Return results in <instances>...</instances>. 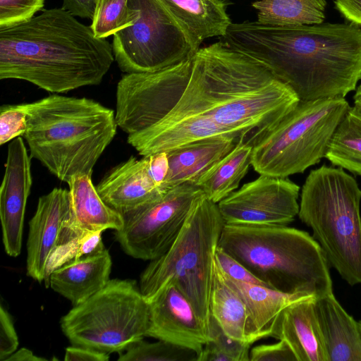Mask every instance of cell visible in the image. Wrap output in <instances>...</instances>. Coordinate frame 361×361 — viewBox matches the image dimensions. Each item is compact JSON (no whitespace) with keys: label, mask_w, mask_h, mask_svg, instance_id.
<instances>
[{"label":"cell","mask_w":361,"mask_h":361,"mask_svg":"<svg viewBox=\"0 0 361 361\" xmlns=\"http://www.w3.org/2000/svg\"><path fill=\"white\" fill-rule=\"evenodd\" d=\"M147 302L146 336L192 349L199 356L209 340L208 331L174 282L169 281Z\"/></svg>","instance_id":"obj_14"},{"label":"cell","mask_w":361,"mask_h":361,"mask_svg":"<svg viewBox=\"0 0 361 361\" xmlns=\"http://www.w3.org/2000/svg\"><path fill=\"white\" fill-rule=\"evenodd\" d=\"M149 303L137 282L110 279L61 319V329L72 345L121 353L146 336Z\"/></svg>","instance_id":"obj_9"},{"label":"cell","mask_w":361,"mask_h":361,"mask_svg":"<svg viewBox=\"0 0 361 361\" xmlns=\"http://www.w3.org/2000/svg\"><path fill=\"white\" fill-rule=\"evenodd\" d=\"M252 147V143L242 137L228 154L200 176L195 185L217 204L238 188L251 165Z\"/></svg>","instance_id":"obj_25"},{"label":"cell","mask_w":361,"mask_h":361,"mask_svg":"<svg viewBox=\"0 0 361 361\" xmlns=\"http://www.w3.org/2000/svg\"><path fill=\"white\" fill-rule=\"evenodd\" d=\"M225 277L243 299L259 339L269 336L275 318L286 306L304 298L287 295L262 285L236 281L226 275Z\"/></svg>","instance_id":"obj_26"},{"label":"cell","mask_w":361,"mask_h":361,"mask_svg":"<svg viewBox=\"0 0 361 361\" xmlns=\"http://www.w3.org/2000/svg\"><path fill=\"white\" fill-rule=\"evenodd\" d=\"M192 63V58L159 71L124 73L116 86L118 127L130 135L164 118L185 90Z\"/></svg>","instance_id":"obj_12"},{"label":"cell","mask_w":361,"mask_h":361,"mask_svg":"<svg viewBox=\"0 0 361 361\" xmlns=\"http://www.w3.org/2000/svg\"><path fill=\"white\" fill-rule=\"evenodd\" d=\"M26 103L4 104L0 108V145L23 136L27 127Z\"/></svg>","instance_id":"obj_33"},{"label":"cell","mask_w":361,"mask_h":361,"mask_svg":"<svg viewBox=\"0 0 361 361\" xmlns=\"http://www.w3.org/2000/svg\"><path fill=\"white\" fill-rule=\"evenodd\" d=\"M47 359L35 355L32 350L22 348L15 351L5 361H47Z\"/></svg>","instance_id":"obj_43"},{"label":"cell","mask_w":361,"mask_h":361,"mask_svg":"<svg viewBox=\"0 0 361 361\" xmlns=\"http://www.w3.org/2000/svg\"><path fill=\"white\" fill-rule=\"evenodd\" d=\"M18 337L11 315L6 308L0 306V360L5 361L17 350Z\"/></svg>","instance_id":"obj_37"},{"label":"cell","mask_w":361,"mask_h":361,"mask_svg":"<svg viewBox=\"0 0 361 361\" xmlns=\"http://www.w3.org/2000/svg\"><path fill=\"white\" fill-rule=\"evenodd\" d=\"M240 138L211 137L166 152L169 169L161 190L166 192L185 183L195 184L201 175L228 154Z\"/></svg>","instance_id":"obj_21"},{"label":"cell","mask_w":361,"mask_h":361,"mask_svg":"<svg viewBox=\"0 0 361 361\" xmlns=\"http://www.w3.org/2000/svg\"><path fill=\"white\" fill-rule=\"evenodd\" d=\"M224 224L217 204L200 193L171 247L140 275L139 287L147 301L172 281L208 331L215 253Z\"/></svg>","instance_id":"obj_7"},{"label":"cell","mask_w":361,"mask_h":361,"mask_svg":"<svg viewBox=\"0 0 361 361\" xmlns=\"http://www.w3.org/2000/svg\"><path fill=\"white\" fill-rule=\"evenodd\" d=\"M196 50L208 38L226 35L232 22L226 0H161Z\"/></svg>","instance_id":"obj_23"},{"label":"cell","mask_w":361,"mask_h":361,"mask_svg":"<svg viewBox=\"0 0 361 361\" xmlns=\"http://www.w3.org/2000/svg\"><path fill=\"white\" fill-rule=\"evenodd\" d=\"M109 354L88 348L71 345L66 348V361H108Z\"/></svg>","instance_id":"obj_39"},{"label":"cell","mask_w":361,"mask_h":361,"mask_svg":"<svg viewBox=\"0 0 361 361\" xmlns=\"http://www.w3.org/2000/svg\"><path fill=\"white\" fill-rule=\"evenodd\" d=\"M337 11L350 23L361 25V0H334Z\"/></svg>","instance_id":"obj_41"},{"label":"cell","mask_w":361,"mask_h":361,"mask_svg":"<svg viewBox=\"0 0 361 361\" xmlns=\"http://www.w3.org/2000/svg\"><path fill=\"white\" fill-rule=\"evenodd\" d=\"M361 189L341 167L313 169L302 187L298 216L329 265L349 285L361 283Z\"/></svg>","instance_id":"obj_6"},{"label":"cell","mask_w":361,"mask_h":361,"mask_svg":"<svg viewBox=\"0 0 361 361\" xmlns=\"http://www.w3.org/2000/svg\"><path fill=\"white\" fill-rule=\"evenodd\" d=\"M325 158L332 165L361 176V109L350 106L338 124Z\"/></svg>","instance_id":"obj_28"},{"label":"cell","mask_w":361,"mask_h":361,"mask_svg":"<svg viewBox=\"0 0 361 361\" xmlns=\"http://www.w3.org/2000/svg\"><path fill=\"white\" fill-rule=\"evenodd\" d=\"M359 324H360V328H361V320H360V321H359Z\"/></svg>","instance_id":"obj_45"},{"label":"cell","mask_w":361,"mask_h":361,"mask_svg":"<svg viewBox=\"0 0 361 361\" xmlns=\"http://www.w3.org/2000/svg\"><path fill=\"white\" fill-rule=\"evenodd\" d=\"M353 104L361 109V83L357 85L353 95Z\"/></svg>","instance_id":"obj_44"},{"label":"cell","mask_w":361,"mask_h":361,"mask_svg":"<svg viewBox=\"0 0 361 361\" xmlns=\"http://www.w3.org/2000/svg\"><path fill=\"white\" fill-rule=\"evenodd\" d=\"M128 0H97L92 24L94 35L106 38L133 25L134 16Z\"/></svg>","instance_id":"obj_31"},{"label":"cell","mask_w":361,"mask_h":361,"mask_svg":"<svg viewBox=\"0 0 361 361\" xmlns=\"http://www.w3.org/2000/svg\"><path fill=\"white\" fill-rule=\"evenodd\" d=\"M103 231H85L78 233L63 227L57 245L47 264L46 286L49 276L63 264L104 249Z\"/></svg>","instance_id":"obj_29"},{"label":"cell","mask_w":361,"mask_h":361,"mask_svg":"<svg viewBox=\"0 0 361 361\" xmlns=\"http://www.w3.org/2000/svg\"><path fill=\"white\" fill-rule=\"evenodd\" d=\"M209 338L216 345L232 357L233 361H250V352L252 343L234 339L228 336L210 317Z\"/></svg>","instance_id":"obj_34"},{"label":"cell","mask_w":361,"mask_h":361,"mask_svg":"<svg viewBox=\"0 0 361 361\" xmlns=\"http://www.w3.org/2000/svg\"><path fill=\"white\" fill-rule=\"evenodd\" d=\"M215 260L224 274L229 279L239 282L267 286L240 262L219 246L216 250Z\"/></svg>","instance_id":"obj_35"},{"label":"cell","mask_w":361,"mask_h":361,"mask_svg":"<svg viewBox=\"0 0 361 361\" xmlns=\"http://www.w3.org/2000/svg\"><path fill=\"white\" fill-rule=\"evenodd\" d=\"M145 158L149 176L154 184L161 190V186L165 181L169 169L167 153L166 152H158L146 156Z\"/></svg>","instance_id":"obj_38"},{"label":"cell","mask_w":361,"mask_h":361,"mask_svg":"<svg viewBox=\"0 0 361 361\" xmlns=\"http://www.w3.org/2000/svg\"><path fill=\"white\" fill-rule=\"evenodd\" d=\"M197 361H233L212 341H208L200 352Z\"/></svg>","instance_id":"obj_42"},{"label":"cell","mask_w":361,"mask_h":361,"mask_svg":"<svg viewBox=\"0 0 361 361\" xmlns=\"http://www.w3.org/2000/svg\"><path fill=\"white\" fill-rule=\"evenodd\" d=\"M350 106L345 98L300 101L252 143L251 165L259 174L288 178L325 157L331 138Z\"/></svg>","instance_id":"obj_8"},{"label":"cell","mask_w":361,"mask_h":361,"mask_svg":"<svg viewBox=\"0 0 361 361\" xmlns=\"http://www.w3.org/2000/svg\"><path fill=\"white\" fill-rule=\"evenodd\" d=\"M328 361H361V328L334 293L314 299Z\"/></svg>","instance_id":"obj_20"},{"label":"cell","mask_w":361,"mask_h":361,"mask_svg":"<svg viewBox=\"0 0 361 361\" xmlns=\"http://www.w3.org/2000/svg\"><path fill=\"white\" fill-rule=\"evenodd\" d=\"M218 246L271 289L301 297L333 293L327 259L305 231L286 225L225 224Z\"/></svg>","instance_id":"obj_5"},{"label":"cell","mask_w":361,"mask_h":361,"mask_svg":"<svg viewBox=\"0 0 361 361\" xmlns=\"http://www.w3.org/2000/svg\"><path fill=\"white\" fill-rule=\"evenodd\" d=\"M183 97L225 131L252 143L300 101L267 66L221 39L195 54Z\"/></svg>","instance_id":"obj_2"},{"label":"cell","mask_w":361,"mask_h":361,"mask_svg":"<svg viewBox=\"0 0 361 361\" xmlns=\"http://www.w3.org/2000/svg\"><path fill=\"white\" fill-rule=\"evenodd\" d=\"M212 317L230 337L253 343L259 340L252 328L248 310L238 291L228 282L215 260L209 302Z\"/></svg>","instance_id":"obj_24"},{"label":"cell","mask_w":361,"mask_h":361,"mask_svg":"<svg viewBox=\"0 0 361 361\" xmlns=\"http://www.w3.org/2000/svg\"><path fill=\"white\" fill-rule=\"evenodd\" d=\"M114 61L112 45L62 8L0 29L1 80L65 93L100 84Z\"/></svg>","instance_id":"obj_3"},{"label":"cell","mask_w":361,"mask_h":361,"mask_svg":"<svg viewBox=\"0 0 361 361\" xmlns=\"http://www.w3.org/2000/svg\"><path fill=\"white\" fill-rule=\"evenodd\" d=\"M45 0H0V29L25 23L43 10Z\"/></svg>","instance_id":"obj_32"},{"label":"cell","mask_w":361,"mask_h":361,"mask_svg":"<svg viewBox=\"0 0 361 361\" xmlns=\"http://www.w3.org/2000/svg\"><path fill=\"white\" fill-rule=\"evenodd\" d=\"M132 25L114 35V59L124 73L159 71L197 51L161 0H128Z\"/></svg>","instance_id":"obj_10"},{"label":"cell","mask_w":361,"mask_h":361,"mask_svg":"<svg viewBox=\"0 0 361 361\" xmlns=\"http://www.w3.org/2000/svg\"><path fill=\"white\" fill-rule=\"evenodd\" d=\"M69 190L54 188L39 197L29 221L27 240V275L39 283L44 281L49 257L69 216Z\"/></svg>","instance_id":"obj_16"},{"label":"cell","mask_w":361,"mask_h":361,"mask_svg":"<svg viewBox=\"0 0 361 361\" xmlns=\"http://www.w3.org/2000/svg\"><path fill=\"white\" fill-rule=\"evenodd\" d=\"M220 39L267 66L300 101L345 98L361 80V29L352 23H232Z\"/></svg>","instance_id":"obj_1"},{"label":"cell","mask_w":361,"mask_h":361,"mask_svg":"<svg viewBox=\"0 0 361 361\" xmlns=\"http://www.w3.org/2000/svg\"><path fill=\"white\" fill-rule=\"evenodd\" d=\"M69 216L64 226L76 231L120 230L123 215L106 204L92 181V175L79 174L68 183Z\"/></svg>","instance_id":"obj_22"},{"label":"cell","mask_w":361,"mask_h":361,"mask_svg":"<svg viewBox=\"0 0 361 361\" xmlns=\"http://www.w3.org/2000/svg\"><path fill=\"white\" fill-rule=\"evenodd\" d=\"M250 361H298L290 345L283 340L251 348Z\"/></svg>","instance_id":"obj_36"},{"label":"cell","mask_w":361,"mask_h":361,"mask_svg":"<svg viewBox=\"0 0 361 361\" xmlns=\"http://www.w3.org/2000/svg\"><path fill=\"white\" fill-rule=\"evenodd\" d=\"M5 171L0 188L2 241L6 254L21 252L25 207L32 183L31 156L20 136L8 142Z\"/></svg>","instance_id":"obj_15"},{"label":"cell","mask_w":361,"mask_h":361,"mask_svg":"<svg viewBox=\"0 0 361 361\" xmlns=\"http://www.w3.org/2000/svg\"><path fill=\"white\" fill-rule=\"evenodd\" d=\"M97 0H63L62 8L74 16L92 19Z\"/></svg>","instance_id":"obj_40"},{"label":"cell","mask_w":361,"mask_h":361,"mask_svg":"<svg viewBox=\"0 0 361 361\" xmlns=\"http://www.w3.org/2000/svg\"><path fill=\"white\" fill-rule=\"evenodd\" d=\"M195 350L168 341L149 343L142 339L119 354L118 361H197Z\"/></svg>","instance_id":"obj_30"},{"label":"cell","mask_w":361,"mask_h":361,"mask_svg":"<svg viewBox=\"0 0 361 361\" xmlns=\"http://www.w3.org/2000/svg\"><path fill=\"white\" fill-rule=\"evenodd\" d=\"M96 189L103 201L121 214L160 197L164 192L149 176L145 157L131 156L111 168Z\"/></svg>","instance_id":"obj_17"},{"label":"cell","mask_w":361,"mask_h":361,"mask_svg":"<svg viewBox=\"0 0 361 361\" xmlns=\"http://www.w3.org/2000/svg\"><path fill=\"white\" fill-rule=\"evenodd\" d=\"M202 192L185 183L158 199L122 214L123 227L115 237L123 250L133 258L149 260L164 255L180 233L193 200Z\"/></svg>","instance_id":"obj_11"},{"label":"cell","mask_w":361,"mask_h":361,"mask_svg":"<svg viewBox=\"0 0 361 361\" xmlns=\"http://www.w3.org/2000/svg\"><path fill=\"white\" fill-rule=\"evenodd\" d=\"M112 260L104 247L70 261L49 276L47 287L78 305L102 290L109 281Z\"/></svg>","instance_id":"obj_19"},{"label":"cell","mask_w":361,"mask_h":361,"mask_svg":"<svg viewBox=\"0 0 361 361\" xmlns=\"http://www.w3.org/2000/svg\"><path fill=\"white\" fill-rule=\"evenodd\" d=\"M26 106L22 137L31 157L66 183L76 175H92L116 135L115 111L92 99L59 94Z\"/></svg>","instance_id":"obj_4"},{"label":"cell","mask_w":361,"mask_h":361,"mask_svg":"<svg viewBox=\"0 0 361 361\" xmlns=\"http://www.w3.org/2000/svg\"><path fill=\"white\" fill-rule=\"evenodd\" d=\"M299 191L288 178L260 174L217 205L225 224L287 225L298 214Z\"/></svg>","instance_id":"obj_13"},{"label":"cell","mask_w":361,"mask_h":361,"mask_svg":"<svg viewBox=\"0 0 361 361\" xmlns=\"http://www.w3.org/2000/svg\"><path fill=\"white\" fill-rule=\"evenodd\" d=\"M314 297L299 298L275 318L269 336L285 341L298 361H328L314 308Z\"/></svg>","instance_id":"obj_18"},{"label":"cell","mask_w":361,"mask_h":361,"mask_svg":"<svg viewBox=\"0 0 361 361\" xmlns=\"http://www.w3.org/2000/svg\"><path fill=\"white\" fill-rule=\"evenodd\" d=\"M257 21L272 25H311L323 23L326 0H257L252 3Z\"/></svg>","instance_id":"obj_27"}]
</instances>
